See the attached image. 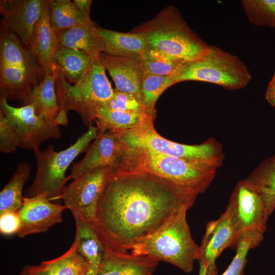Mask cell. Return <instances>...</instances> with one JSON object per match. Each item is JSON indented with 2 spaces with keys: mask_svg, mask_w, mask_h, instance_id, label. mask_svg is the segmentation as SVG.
Returning a JSON list of instances; mask_svg holds the SVG:
<instances>
[{
  "mask_svg": "<svg viewBox=\"0 0 275 275\" xmlns=\"http://www.w3.org/2000/svg\"><path fill=\"white\" fill-rule=\"evenodd\" d=\"M125 144L111 131L99 132L92 145L86 151L84 158L75 163L69 175L76 179L92 170L105 166L115 168L123 155Z\"/></svg>",
  "mask_w": 275,
  "mask_h": 275,
  "instance_id": "15",
  "label": "cell"
},
{
  "mask_svg": "<svg viewBox=\"0 0 275 275\" xmlns=\"http://www.w3.org/2000/svg\"><path fill=\"white\" fill-rule=\"evenodd\" d=\"M197 196L146 172L113 169L93 224L105 246L128 252L181 210L190 208Z\"/></svg>",
  "mask_w": 275,
  "mask_h": 275,
  "instance_id": "1",
  "label": "cell"
},
{
  "mask_svg": "<svg viewBox=\"0 0 275 275\" xmlns=\"http://www.w3.org/2000/svg\"><path fill=\"white\" fill-rule=\"evenodd\" d=\"M172 77L175 84L199 81L235 90L245 88L251 80L252 75L238 57L210 45L206 54L195 61L183 63Z\"/></svg>",
  "mask_w": 275,
  "mask_h": 275,
  "instance_id": "8",
  "label": "cell"
},
{
  "mask_svg": "<svg viewBox=\"0 0 275 275\" xmlns=\"http://www.w3.org/2000/svg\"><path fill=\"white\" fill-rule=\"evenodd\" d=\"M105 70L99 57L94 59L82 77L73 85L53 70L60 106L56 119L59 125H67V114L70 110L76 111L88 127L95 121L99 109L114 94Z\"/></svg>",
  "mask_w": 275,
  "mask_h": 275,
  "instance_id": "3",
  "label": "cell"
},
{
  "mask_svg": "<svg viewBox=\"0 0 275 275\" xmlns=\"http://www.w3.org/2000/svg\"><path fill=\"white\" fill-rule=\"evenodd\" d=\"M19 145L17 132L0 111V151L4 153L14 152Z\"/></svg>",
  "mask_w": 275,
  "mask_h": 275,
  "instance_id": "35",
  "label": "cell"
},
{
  "mask_svg": "<svg viewBox=\"0 0 275 275\" xmlns=\"http://www.w3.org/2000/svg\"><path fill=\"white\" fill-rule=\"evenodd\" d=\"M91 270L88 263L77 252V243L74 240L64 254L38 265L26 266L19 275H81Z\"/></svg>",
  "mask_w": 275,
  "mask_h": 275,
  "instance_id": "19",
  "label": "cell"
},
{
  "mask_svg": "<svg viewBox=\"0 0 275 275\" xmlns=\"http://www.w3.org/2000/svg\"><path fill=\"white\" fill-rule=\"evenodd\" d=\"M98 133L97 127L91 124L84 134L65 150L57 152L50 144L43 150H34L37 171L26 190V197L46 194L50 201L62 199L66 183L70 179L69 176H66L67 170L76 157L87 150Z\"/></svg>",
  "mask_w": 275,
  "mask_h": 275,
  "instance_id": "7",
  "label": "cell"
},
{
  "mask_svg": "<svg viewBox=\"0 0 275 275\" xmlns=\"http://www.w3.org/2000/svg\"><path fill=\"white\" fill-rule=\"evenodd\" d=\"M265 98L269 105L275 108V71L267 87Z\"/></svg>",
  "mask_w": 275,
  "mask_h": 275,
  "instance_id": "37",
  "label": "cell"
},
{
  "mask_svg": "<svg viewBox=\"0 0 275 275\" xmlns=\"http://www.w3.org/2000/svg\"><path fill=\"white\" fill-rule=\"evenodd\" d=\"M113 168H96L66 186L62 199L73 217L94 223L99 201Z\"/></svg>",
  "mask_w": 275,
  "mask_h": 275,
  "instance_id": "10",
  "label": "cell"
},
{
  "mask_svg": "<svg viewBox=\"0 0 275 275\" xmlns=\"http://www.w3.org/2000/svg\"><path fill=\"white\" fill-rule=\"evenodd\" d=\"M99 57L113 78L116 89L131 94L141 101V81L143 70L141 56H115L101 52Z\"/></svg>",
  "mask_w": 275,
  "mask_h": 275,
  "instance_id": "16",
  "label": "cell"
},
{
  "mask_svg": "<svg viewBox=\"0 0 275 275\" xmlns=\"http://www.w3.org/2000/svg\"><path fill=\"white\" fill-rule=\"evenodd\" d=\"M74 218L76 228L74 240L77 243V251L88 263L92 271L97 275L105 246L93 223L80 217Z\"/></svg>",
  "mask_w": 275,
  "mask_h": 275,
  "instance_id": "21",
  "label": "cell"
},
{
  "mask_svg": "<svg viewBox=\"0 0 275 275\" xmlns=\"http://www.w3.org/2000/svg\"><path fill=\"white\" fill-rule=\"evenodd\" d=\"M158 261L105 246L97 275H152Z\"/></svg>",
  "mask_w": 275,
  "mask_h": 275,
  "instance_id": "17",
  "label": "cell"
},
{
  "mask_svg": "<svg viewBox=\"0 0 275 275\" xmlns=\"http://www.w3.org/2000/svg\"><path fill=\"white\" fill-rule=\"evenodd\" d=\"M59 45L80 50L95 59L102 52V42L93 22L57 33Z\"/></svg>",
  "mask_w": 275,
  "mask_h": 275,
  "instance_id": "22",
  "label": "cell"
},
{
  "mask_svg": "<svg viewBox=\"0 0 275 275\" xmlns=\"http://www.w3.org/2000/svg\"><path fill=\"white\" fill-rule=\"evenodd\" d=\"M64 205L51 202L46 194L24 197L18 212L20 227L17 234L23 238L30 234L45 232L62 221Z\"/></svg>",
  "mask_w": 275,
  "mask_h": 275,
  "instance_id": "14",
  "label": "cell"
},
{
  "mask_svg": "<svg viewBox=\"0 0 275 275\" xmlns=\"http://www.w3.org/2000/svg\"><path fill=\"white\" fill-rule=\"evenodd\" d=\"M0 64L18 68L43 78L45 75L36 58L1 20Z\"/></svg>",
  "mask_w": 275,
  "mask_h": 275,
  "instance_id": "18",
  "label": "cell"
},
{
  "mask_svg": "<svg viewBox=\"0 0 275 275\" xmlns=\"http://www.w3.org/2000/svg\"><path fill=\"white\" fill-rule=\"evenodd\" d=\"M105 105L109 109L125 112L150 113L142 102L134 96L114 89L112 98Z\"/></svg>",
  "mask_w": 275,
  "mask_h": 275,
  "instance_id": "34",
  "label": "cell"
},
{
  "mask_svg": "<svg viewBox=\"0 0 275 275\" xmlns=\"http://www.w3.org/2000/svg\"><path fill=\"white\" fill-rule=\"evenodd\" d=\"M149 116L148 113H137L113 110L105 105L98 111L95 121L99 132L127 130L140 124Z\"/></svg>",
  "mask_w": 275,
  "mask_h": 275,
  "instance_id": "29",
  "label": "cell"
},
{
  "mask_svg": "<svg viewBox=\"0 0 275 275\" xmlns=\"http://www.w3.org/2000/svg\"><path fill=\"white\" fill-rule=\"evenodd\" d=\"M58 46L57 33L49 22L48 2L45 0L44 11L37 23L31 48L45 75L53 73V58Z\"/></svg>",
  "mask_w": 275,
  "mask_h": 275,
  "instance_id": "20",
  "label": "cell"
},
{
  "mask_svg": "<svg viewBox=\"0 0 275 275\" xmlns=\"http://www.w3.org/2000/svg\"><path fill=\"white\" fill-rule=\"evenodd\" d=\"M0 106V111L17 132L19 147L34 151L45 141L60 138V125L56 121L38 113L32 104L15 107L6 99H1Z\"/></svg>",
  "mask_w": 275,
  "mask_h": 275,
  "instance_id": "9",
  "label": "cell"
},
{
  "mask_svg": "<svg viewBox=\"0 0 275 275\" xmlns=\"http://www.w3.org/2000/svg\"><path fill=\"white\" fill-rule=\"evenodd\" d=\"M45 1H0L2 21L30 49L37 23L44 11Z\"/></svg>",
  "mask_w": 275,
  "mask_h": 275,
  "instance_id": "13",
  "label": "cell"
},
{
  "mask_svg": "<svg viewBox=\"0 0 275 275\" xmlns=\"http://www.w3.org/2000/svg\"><path fill=\"white\" fill-rule=\"evenodd\" d=\"M73 2L85 16L90 18V12L92 1L74 0Z\"/></svg>",
  "mask_w": 275,
  "mask_h": 275,
  "instance_id": "38",
  "label": "cell"
},
{
  "mask_svg": "<svg viewBox=\"0 0 275 275\" xmlns=\"http://www.w3.org/2000/svg\"><path fill=\"white\" fill-rule=\"evenodd\" d=\"M264 234L258 231H250L239 234L234 244L236 247L235 255L222 275H244L249 251L260 244Z\"/></svg>",
  "mask_w": 275,
  "mask_h": 275,
  "instance_id": "31",
  "label": "cell"
},
{
  "mask_svg": "<svg viewBox=\"0 0 275 275\" xmlns=\"http://www.w3.org/2000/svg\"><path fill=\"white\" fill-rule=\"evenodd\" d=\"M238 237L235 228L226 212L208 223L198 260L199 275H218L216 260L226 248L234 244Z\"/></svg>",
  "mask_w": 275,
  "mask_h": 275,
  "instance_id": "12",
  "label": "cell"
},
{
  "mask_svg": "<svg viewBox=\"0 0 275 275\" xmlns=\"http://www.w3.org/2000/svg\"><path fill=\"white\" fill-rule=\"evenodd\" d=\"M49 19L52 30L58 33L92 21L70 0H48Z\"/></svg>",
  "mask_w": 275,
  "mask_h": 275,
  "instance_id": "28",
  "label": "cell"
},
{
  "mask_svg": "<svg viewBox=\"0 0 275 275\" xmlns=\"http://www.w3.org/2000/svg\"><path fill=\"white\" fill-rule=\"evenodd\" d=\"M115 168L116 170L143 172L153 175L197 196L207 189L218 170L149 149L126 144L121 160Z\"/></svg>",
  "mask_w": 275,
  "mask_h": 275,
  "instance_id": "2",
  "label": "cell"
},
{
  "mask_svg": "<svg viewBox=\"0 0 275 275\" xmlns=\"http://www.w3.org/2000/svg\"><path fill=\"white\" fill-rule=\"evenodd\" d=\"M93 60L80 50L59 45L53 58V70H57L69 82L75 84L82 77Z\"/></svg>",
  "mask_w": 275,
  "mask_h": 275,
  "instance_id": "25",
  "label": "cell"
},
{
  "mask_svg": "<svg viewBox=\"0 0 275 275\" xmlns=\"http://www.w3.org/2000/svg\"><path fill=\"white\" fill-rule=\"evenodd\" d=\"M187 210H181L155 233L135 244L131 253L168 262L185 273L190 272L198 260L199 246L191 236Z\"/></svg>",
  "mask_w": 275,
  "mask_h": 275,
  "instance_id": "5",
  "label": "cell"
},
{
  "mask_svg": "<svg viewBox=\"0 0 275 275\" xmlns=\"http://www.w3.org/2000/svg\"><path fill=\"white\" fill-rule=\"evenodd\" d=\"M225 212L238 236L242 232L258 231L265 233L269 217L264 202L255 190L244 180L234 188Z\"/></svg>",
  "mask_w": 275,
  "mask_h": 275,
  "instance_id": "11",
  "label": "cell"
},
{
  "mask_svg": "<svg viewBox=\"0 0 275 275\" xmlns=\"http://www.w3.org/2000/svg\"><path fill=\"white\" fill-rule=\"evenodd\" d=\"M244 179L261 197L270 216L275 209V155L262 161Z\"/></svg>",
  "mask_w": 275,
  "mask_h": 275,
  "instance_id": "24",
  "label": "cell"
},
{
  "mask_svg": "<svg viewBox=\"0 0 275 275\" xmlns=\"http://www.w3.org/2000/svg\"><path fill=\"white\" fill-rule=\"evenodd\" d=\"M131 32L141 36L148 45L185 62L199 59L210 46L190 28L173 6L167 7Z\"/></svg>",
  "mask_w": 275,
  "mask_h": 275,
  "instance_id": "4",
  "label": "cell"
},
{
  "mask_svg": "<svg viewBox=\"0 0 275 275\" xmlns=\"http://www.w3.org/2000/svg\"><path fill=\"white\" fill-rule=\"evenodd\" d=\"M102 42V52L115 56H141L146 45L144 39L131 32L121 33L97 26Z\"/></svg>",
  "mask_w": 275,
  "mask_h": 275,
  "instance_id": "23",
  "label": "cell"
},
{
  "mask_svg": "<svg viewBox=\"0 0 275 275\" xmlns=\"http://www.w3.org/2000/svg\"><path fill=\"white\" fill-rule=\"evenodd\" d=\"M23 100L25 104H32L38 113L56 120L60 106L53 72L45 75L33 92Z\"/></svg>",
  "mask_w": 275,
  "mask_h": 275,
  "instance_id": "26",
  "label": "cell"
},
{
  "mask_svg": "<svg viewBox=\"0 0 275 275\" xmlns=\"http://www.w3.org/2000/svg\"><path fill=\"white\" fill-rule=\"evenodd\" d=\"M154 116H149L129 129L113 131L127 146L149 149L188 162L218 169L225 159L222 144L210 137L201 144L186 145L168 140L160 135L153 125Z\"/></svg>",
  "mask_w": 275,
  "mask_h": 275,
  "instance_id": "6",
  "label": "cell"
},
{
  "mask_svg": "<svg viewBox=\"0 0 275 275\" xmlns=\"http://www.w3.org/2000/svg\"><path fill=\"white\" fill-rule=\"evenodd\" d=\"M174 84L172 76L154 75L143 70L141 81V100L150 113L154 115L156 101L166 89Z\"/></svg>",
  "mask_w": 275,
  "mask_h": 275,
  "instance_id": "32",
  "label": "cell"
},
{
  "mask_svg": "<svg viewBox=\"0 0 275 275\" xmlns=\"http://www.w3.org/2000/svg\"><path fill=\"white\" fill-rule=\"evenodd\" d=\"M31 166L25 161L19 163L0 193V214L7 212H18L24 197L22 189L31 175Z\"/></svg>",
  "mask_w": 275,
  "mask_h": 275,
  "instance_id": "27",
  "label": "cell"
},
{
  "mask_svg": "<svg viewBox=\"0 0 275 275\" xmlns=\"http://www.w3.org/2000/svg\"><path fill=\"white\" fill-rule=\"evenodd\" d=\"M143 70L160 76H173L186 62L171 57L146 43L141 56Z\"/></svg>",
  "mask_w": 275,
  "mask_h": 275,
  "instance_id": "30",
  "label": "cell"
},
{
  "mask_svg": "<svg viewBox=\"0 0 275 275\" xmlns=\"http://www.w3.org/2000/svg\"><path fill=\"white\" fill-rule=\"evenodd\" d=\"M241 4L253 25L275 29V0H243Z\"/></svg>",
  "mask_w": 275,
  "mask_h": 275,
  "instance_id": "33",
  "label": "cell"
},
{
  "mask_svg": "<svg viewBox=\"0 0 275 275\" xmlns=\"http://www.w3.org/2000/svg\"><path fill=\"white\" fill-rule=\"evenodd\" d=\"M20 227L18 212H7L0 214V232L5 235L17 233Z\"/></svg>",
  "mask_w": 275,
  "mask_h": 275,
  "instance_id": "36",
  "label": "cell"
},
{
  "mask_svg": "<svg viewBox=\"0 0 275 275\" xmlns=\"http://www.w3.org/2000/svg\"><path fill=\"white\" fill-rule=\"evenodd\" d=\"M81 275H96L92 271H90L86 273Z\"/></svg>",
  "mask_w": 275,
  "mask_h": 275,
  "instance_id": "39",
  "label": "cell"
}]
</instances>
